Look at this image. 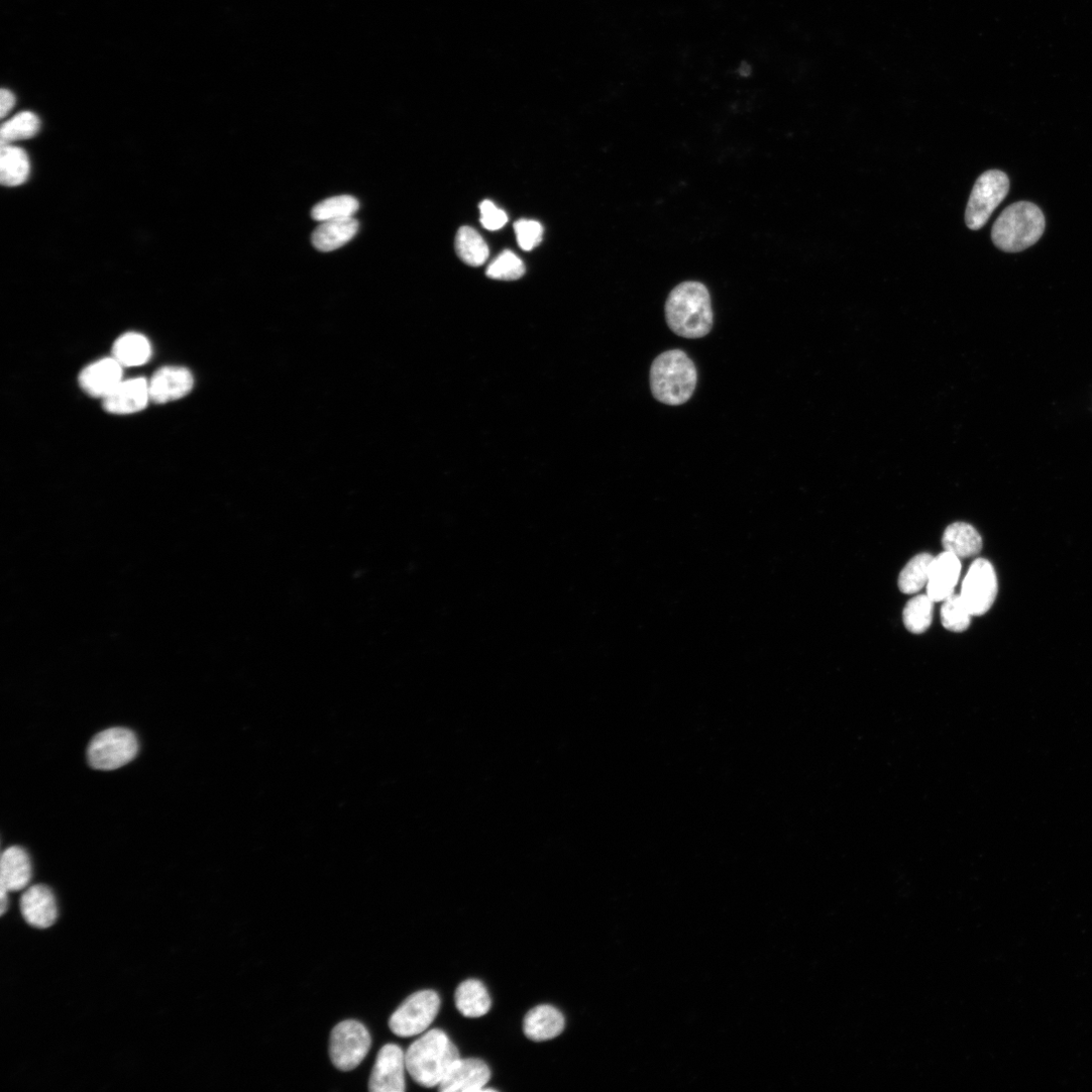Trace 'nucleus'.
<instances>
[{"instance_id":"obj_26","label":"nucleus","mask_w":1092,"mask_h":1092,"mask_svg":"<svg viewBox=\"0 0 1092 1092\" xmlns=\"http://www.w3.org/2000/svg\"><path fill=\"white\" fill-rule=\"evenodd\" d=\"M934 602L927 595L912 598L903 611V624L914 635L923 634L933 622Z\"/></svg>"},{"instance_id":"obj_32","label":"nucleus","mask_w":1092,"mask_h":1092,"mask_svg":"<svg viewBox=\"0 0 1092 1092\" xmlns=\"http://www.w3.org/2000/svg\"><path fill=\"white\" fill-rule=\"evenodd\" d=\"M479 210L480 223L486 230H500L508 222L506 213L501 209H498L490 201H483L479 205Z\"/></svg>"},{"instance_id":"obj_24","label":"nucleus","mask_w":1092,"mask_h":1092,"mask_svg":"<svg viewBox=\"0 0 1092 1092\" xmlns=\"http://www.w3.org/2000/svg\"><path fill=\"white\" fill-rule=\"evenodd\" d=\"M459 258L470 266L482 265L488 257V248L482 237L471 227H461L455 238Z\"/></svg>"},{"instance_id":"obj_28","label":"nucleus","mask_w":1092,"mask_h":1092,"mask_svg":"<svg viewBox=\"0 0 1092 1092\" xmlns=\"http://www.w3.org/2000/svg\"><path fill=\"white\" fill-rule=\"evenodd\" d=\"M39 118L31 112H23L2 127V146L34 137L40 130Z\"/></svg>"},{"instance_id":"obj_27","label":"nucleus","mask_w":1092,"mask_h":1092,"mask_svg":"<svg viewBox=\"0 0 1092 1092\" xmlns=\"http://www.w3.org/2000/svg\"><path fill=\"white\" fill-rule=\"evenodd\" d=\"M359 209L358 201L351 196H338L316 205L311 213L318 222L353 217Z\"/></svg>"},{"instance_id":"obj_2","label":"nucleus","mask_w":1092,"mask_h":1092,"mask_svg":"<svg viewBox=\"0 0 1092 1092\" xmlns=\"http://www.w3.org/2000/svg\"><path fill=\"white\" fill-rule=\"evenodd\" d=\"M405 1057L411 1077L421 1086L435 1087L459 1059V1053L443 1030L434 1028L415 1041Z\"/></svg>"},{"instance_id":"obj_12","label":"nucleus","mask_w":1092,"mask_h":1092,"mask_svg":"<svg viewBox=\"0 0 1092 1092\" xmlns=\"http://www.w3.org/2000/svg\"><path fill=\"white\" fill-rule=\"evenodd\" d=\"M192 372L181 366H165L158 369L149 383L150 401L167 404L180 400L194 388Z\"/></svg>"},{"instance_id":"obj_14","label":"nucleus","mask_w":1092,"mask_h":1092,"mask_svg":"<svg viewBox=\"0 0 1092 1092\" xmlns=\"http://www.w3.org/2000/svg\"><path fill=\"white\" fill-rule=\"evenodd\" d=\"M79 380L89 395L105 399L123 381V365L114 357L100 359L84 368Z\"/></svg>"},{"instance_id":"obj_21","label":"nucleus","mask_w":1092,"mask_h":1092,"mask_svg":"<svg viewBox=\"0 0 1092 1092\" xmlns=\"http://www.w3.org/2000/svg\"><path fill=\"white\" fill-rule=\"evenodd\" d=\"M455 1004L465 1017H480L490 1008L492 1000L485 986L478 980L463 981L455 991Z\"/></svg>"},{"instance_id":"obj_13","label":"nucleus","mask_w":1092,"mask_h":1092,"mask_svg":"<svg viewBox=\"0 0 1092 1092\" xmlns=\"http://www.w3.org/2000/svg\"><path fill=\"white\" fill-rule=\"evenodd\" d=\"M21 911L25 920L36 929H49L59 918V906L53 891L45 885H34L22 896Z\"/></svg>"},{"instance_id":"obj_20","label":"nucleus","mask_w":1092,"mask_h":1092,"mask_svg":"<svg viewBox=\"0 0 1092 1092\" xmlns=\"http://www.w3.org/2000/svg\"><path fill=\"white\" fill-rule=\"evenodd\" d=\"M942 543L945 552L951 553L959 559L977 556L983 546L982 537L970 524L956 522L947 527L944 532Z\"/></svg>"},{"instance_id":"obj_25","label":"nucleus","mask_w":1092,"mask_h":1092,"mask_svg":"<svg viewBox=\"0 0 1092 1092\" xmlns=\"http://www.w3.org/2000/svg\"><path fill=\"white\" fill-rule=\"evenodd\" d=\"M933 560L934 557L930 554H920L909 561L898 579V587L902 593L911 595L926 586Z\"/></svg>"},{"instance_id":"obj_11","label":"nucleus","mask_w":1092,"mask_h":1092,"mask_svg":"<svg viewBox=\"0 0 1092 1092\" xmlns=\"http://www.w3.org/2000/svg\"><path fill=\"white\" fill-rule=\"evenodd\" d=\"M490 1078L488 1066L480 1059H458L440 1082L443 1092H477Z\"/></svg>"},{"instance_id":"obj_19","label":"nucleus","mask_w":1092,"mask_h":1092,"mask_svg":"<svg viewBox=\"0 0 1092 1092\" xmlns=\"http://www.w3.org/2000/svg\"><path fill=\"white\" fill-rule=\"evenodd\" d=\"M359 223L353 217L322 222L313 232L312 244L323 252L334 251L354 238Z\"/></svg>"},{"instance_id":"obj_18","label":"nucleus","mask_w":1092,"mask_h":1092,"mask_svg":"<svg viewBox=\"0 0 1092 1092\" xmlns=\"http://www.w3.org/2000/svg\"><path fill=\"white\" fill-rule=\"evenodd\" d=\"M564 1028L563 1013L548 1004L538 1005L529 1010L523 1022L525 1035L535 1042L555 1039L563 1032Z\"/></svg>"},{"instance_id":"obj_9","label":"nucleus","mask_w":1092,"mask_h":1092,"mask_svg":"<svg viewBox=\"0 0 1092 1092\" xmlns=\"http://www.w3.org/2000/svg\"><path fill=\"white\" fill-rule=\"evenodd\" d=\"M997 591L993 566L985 559L975 560L963 581L960 594L972 617L988 613L995 603Z\"/></svg>"},{"instance_id":"obj_6","label":"nucleus","mask_w":1092,"mask_h":1092,"mask_svg":"<svg viewBox=\"0 0 1092 1092\" xmlns=\"http://www.w3.org/2000/svg\"><path fill=\"white\" fill-rule=\"evenodd\" d=\"M371 1046L368 1029L359 1021L347 1019L331 1031L329 1054L333 1065L341 1071H351L364 1060Z\"/></svg>"},{"instance_id":"obj_1","label":"nucleus","mask_w":1092,"mask_h":1092,"mask_svg":"<svg viewBox=\"0 0 1092 1092\" xmlns=\"http://www.w3.org/2000/svg\"><path fill=\"white\" fill-rule=\"evenodd\" d=\"M665 313L670 329L684 338H702L714 326L711 294L698 282L677 286L667 299Z\"/></svg>"},{"instance_id":"obj_30","label":"nucleus","mask_w":1092,"mask_h":1092,"mask_svg":"<svg viewBox=\"0 0 1092 1092\" xmlns=\"http://www.w3.org/2000/svg\"><path fill=\"white\" fill-rule=\"evenodd\" d=\"M524 274V263L510 250L501 253L486 269L488 278L499 281H516L522 278Z\"/></svg>"},{"instance_id":"obj_17","label":"nucleus","mask_w":1092,"mask_h":1092,"mask_svg":"<svg viewBox=\"0 0 1092 1092\" xmlns=\"http://www.w3.org/2000/svg\"><path fill=\"white\" fill-rule=\"evenodd\" d=\"M33 875L32 863L28 853L21 847L7 849L2 857V877L0 893H10L25 889Z\"/></svg>"},{"instance_id":"obj_4","label":"nucleus","mask_w":1092,"mask_h":1092,"mask_svg":"<svg viewBox=\"0 0 1092 1092\" xmlns=\"http://www.w3.org/2000/svg\"><path fill=\"white\" fill-rule=\"evenodd\" d=\"M1045 217L1035 205L1018 202L1007 207L992 228L994 245L1005 252H1020L1034 245L1045 231Z\"/></svg>"},{"instance_id":"obj_33","label":"nucleus","mask_w":1092,"mask_h":1092,"mask_svg":"<svg viewBox=\"0 0 1092 1092\" xmlns=\"http://www.w3.org/2000/svg\"><path fill=\"white\" fill-rule=\"evenodd\" d=\"M16 97L14 94L6 89L0 92V116L5 118L11 110L15 107Z\"/></svg>"},{"instance_id":"obj_15","label":"nucleus","mask_w":1092,"mask_h":1092,"mask_svg":"<svg viewBox=\"0 0 1092 1092\" xmlns=\"http://www.w3.org/2000/svg\"><path fill=\"white\" fill-rule=\"evenodd\" d=\"M149 400V383L137 377L123 380L104 399V408L111 414H133L144 410Z\"/></svg>"},{"instance_id":"obj_29","label":"nucleus","mask_w":1092,"mask_h":1092,"mask_svg":"<svg viewBox=\"0 0 1092 1092\" xmlns=\"http://www.w3.org/2000/svg\"><path fill=\"white\" fill-rule=\"evenodd\" d=\"M972 615L961 595L953 594L944 602L941 610L943 627L954 633L965 632L971 624Z\"/></svg>"},{"instance_id":"obj_7","label":"nucleus","mask_w":1092,"mask_h":1092,"mask_svg":"<svg viewBox=\"0 0 1092 1092\" xmlns=\"http://www.w3.org/2000/svg\"><path fill=\"white\" fill-rule=\"evenodd\" d=\"M1009 192V180L1000 171H989L979 177L972 190L965 214L969 229L979 230Z\"/></svg>"},{"instance_id":"obj_23","label":"nucleus","mask_w":1092,"mask_h":1092,"mask_svg":"<svg viewBox=\"0 0 1092 1092\" xmlns=\"http://www.w3.org/2000/svg\"><path fill=\"white\" fill-rule=\"evenodd\" d=\"M30 170V161L24 150L10 145L2 146L0 180L4 186L17 187L24 184L29 178Z\"/></svg>"},{"instance_id":"obj_3","label":"nucleus","mask_w":1092,"mask_h":1092,"mask_svg":"<svg viewBox=\"0 0 1092 1092\" xmlns=\"http://www.w3.org/2000/svg\"><path fill=\"white\" fill-rule=\"evenodd\" d=\"M651 389L659 402L679 406L688 402L697 385V370L692 359L682 350L660 354L651 367Z\"/></svg>"},{"instance_id":"obj_5","label":"nucleus","mask_w":1092,"mask_h":1092,"mask_svg":"<svg viewBox=\"0 0 1092 1092\" xmlns=\"http://www.w3.org/2000/svg\"><path fill=\"white\" fill-rule=\"evenodd\" d=\"M138 750V740L133 732L114 728L94 738L88 757L95 769L111 771L129 764L137 756Z\"/></svg>"},{"instance_id":"obj_8","label":"nucleus","mask_w":1092,"mask_h":1092,"mask_svg":"<svg viewBox=\"0 0 1092 1092\" xmlns=\"http://www.w3.org/2000/svg\"><path fill=\"white\" fill-rule=\"evenodd\" d=\"M440 1008L439 995L422 990L410 995L392 1014L391 1030L402 1038L420 1034L432 1023Z\"/></svg>"},{"instance_id":"obj_31","label":"nucleus","mask_w":1092,"mask_h":1092,"mask_svg":"<svg viewBox=\"0 0 1092 1092\" xmlns=\"http://www.w3.org/2000/svg\"><path fill=\"white\" fill-rule=\"evenodd\" d=\"M514 230L519 246L530 251L542 241L543 227L540 223L531 220H520L514 224Z\"/></svg>"},{"instance_id":"obj_22","label":"nucleus","mask_w":1092,"mask_h":1092,"mask_svg":"<svg viewBox=\"0 0 1092 1092\" xmlns=\"http://www.w3.org/2000/svg\"><path fill=\"white\" fill-rule=\"evenodd\" d=\"M152 349L148 339L139 333H126L114 344L113 355L123 366H139L151 357Z\"/></svg>"},{"instance_id":"obj_10","label":"nucleus","mask_w":1092,"mask_h":1092,"mask_svg":"<svg viewBox=\"0 0 1092 1092\" xmlns=\"http://www.w3.org/2000/svg\"><path fill=\"white\" fill-rule=\"evenodd\" d=\"M406 1057L403 1050L395 1045H385L378 1052L368 1089L371 1092H403L406 1089Z\"/></svg>"},{"instance_id":"obj_16","label":"nucleus","mask_w":1092,"mask_h":1092,"mask_svg":"<svg viewBox=\"0 0 1092 1092\" xmlns=\"http://www.w3.org/2000/svg\"><path fill=\"white\" fill-rule=\"evenodd\" d=\"M960 574L961 562L958 557L945 552L934 558L926 584L927 596L931 600L942 603L952 596Z\"/></svg>"}]
</instances>
